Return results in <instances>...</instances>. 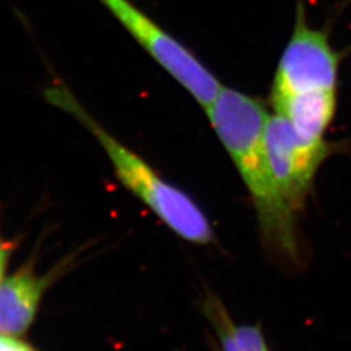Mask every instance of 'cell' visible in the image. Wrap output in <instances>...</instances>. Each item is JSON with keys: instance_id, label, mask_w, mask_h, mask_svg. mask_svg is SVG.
Instances as JSON below:
<instances>
[{"instance_id": "6da1fadb", "label": "cell", "mask_w": 351, "mask_h": 351, "mask_svg": "<svg viewBox=\"0 0 351 351\" xmlns=\"http://www.w3.org/2000/svg\"><path fill=\"white\" fill-rule=\"evenodd\" d=\"M204 111L250 194L265 242L295 259V213L280 194L268 163L265 126L271 113L265 103L223 86Z\"/></svg>"}, {"instance_id": "7a4b0ae2", "label": "cell", "mask_w": 351, "mask_h": 351, "mask_svg": "<svg viewBox=\"0 0 351 351\" xmlns=\"http://www.w3.org/2000/svg\"><path fill=\"white\" fill-rule=\"evenodd\" d=\"M45 95L51 104L71 113L88 129L108 156L120 184L147 206L178 237L198 245L213 242L211 224L195 201L181 189L165 181L136 151L107 132L77 101L69 88L63 84H56L46 88Z\"/></svg>"}, {"instance_id": "3957f363", "label": "cell", "mask_w": 351, "mask_h": 351, "mask_svg": "<svg viewBox=\"0 0 351 351\" xmlns=\"http://www.w3.org/2000/svg\"><path fill=\"white\" fill-rule=\"evenodd\" d=\"M139 46L207 108L223 85L199 59L130 0H99Z\"/></svg>"}, {"instance_id": "277c9868", "label": "cell", "mask_w": 351, "mask_h": 351, "mask_svg": "<svg viewBox=\"0 0 351 351\" xmlns=\"http://www.w3.org/2000/svg\"><path fill=\"white\" fill-rule=\"evenodd\" d=\"M342 59L328 30L308 24L303 1L298 0L295 24L277 65L271 101L307 91L337 90Z\"/></svg>"}, {"instance_id": "5b68a950", "label": "cell", "mask_w": 351, "mask_h": 351, "mask_svg": "<svg viewBox=\"0 0 351 351\" xmlns=\"http://www.w3.org/2000/svg\"><path fill=\"white\" fill-rule=\"evenodd\" d=\"M265 149L277 189L297 213L306 203L320 165L337 145L306 138L285 117L274 113L265 126Z\"/></svg>"}, {"instance_id": "8992f818", "label": "cell", "mask_w": 351, "mask_h": 351, "mask_svg": "<svg viewBox=\"0 0 351 351\" xmlns=\"http://www.w3.org/2000/svg\"><path fill=\"white\" fill-rule=\"evenodd\" d=\"M46 278L24 268L0 284V335L19 336L32 324Z\"/></svg>"}, {"instance_id": "52a82bcc", "label": "cell", "mask_w": 351, "mask_h": 351, "mask_svg": "<svg viewBox=\"0 0 351 351\" xmlns=\"http://www.w3.org/2000/svg\"><path fill=\"white\" fill-rule=\"evenodd\" d=\"M275 113L285 117L306 138L324 141L337 112V90H317L271 101Z\"/></svg>"}, {"instance_id": "ba28073f", "label": "cell", "mask_w": 351, "mask_h": 351, "mask_svg": "<svg viewBox=\"0 0 351 351\" xmlns=\"http://www.w3.org/2000/svg\"><path fill=\"white\" fill-rule=\"evenodd\" d=\"M206 310L217 330L223 351H239L233 335V322L230 320L229 315L226 314L223 306L215 300H211L210 303L206 304Z\"/></svg>"}, {"instance_id": "9c48e42d", "label": "cell", "mask_w": 351, "mask_h": 351, "mask_svg": "<svg viewBox=\"0 0 351 351\" xmlns=\"http://www.w3.org/2000/svg\"><path fill=\"white\" fill-rule=\"evenodd\" d=\"M233 335L239 351H269L262 330L255 326H236Z\"/></svg>"}, {"instance_id": "30bf717a", "label": "cell", "mask_w": 351, "mask_h": 351, "mask_svg": "<svg viewBox=\"0 0 351 351\" xmlns=\"http://www.w3.org/2000/svg\"><path fill=\"white\" fill-rule=\"evenodd\" d=\"M0 351H33L27 345L17 339L5 337V335H0Z\"/></svg>"}, {"instance_id": "8fae6325", "label": "cell", "mask_w": 351, "mask_h": 351, "mask_svg": "<svg viewBox=\"0 0 351 351\" xmlns=\"http://www.w3.org/2000/svg\"><path fill=\"white\" fill-rule=\"evenodd\" d=\"M5 259H7V254H5V250L3 249V246L0 245V278L3 276V272H4Z\"/></svg>"}]
</instances>
